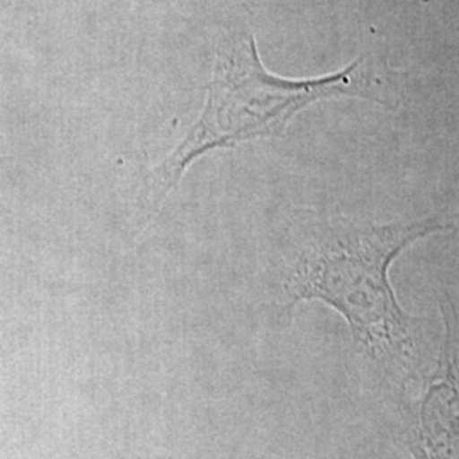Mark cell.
I'll return each instance as SVG.
<instances>
[{
    "mask_svg": "<svg viewBox=\"0 0 459 459\" xmlns=\"http://www.w3.org/2000/svg\"><path fill=\"white\" fill-rule=\"evenodd\" d=\"M456 229H458V231H459V214H458V220H456Z\"/></svg>",
    "mask_w": 459,
    "mask_h": 459,
    "instance_id": "obj_4",
    "label": "cell"
},
{
    "mask_svg": "<svg viewBox=\"0 0 459 459\" xmlns=\"http://www.w3.org/2000/svg\"><path fill=\"white\" fill-rule=\"evenodd\" d=\"M446 320L437 371L427 379L419 413L420 459H459V361L456 349V313L443 303Z\"/></svg>",
    "mask_w": 459,
    "mask_h": 459,
    "instance_id": "obj_3",
    "label": "cell"
},
{
    "mask_svg": "<svg viewBox=\"0 0 459 459\" xmlns=\"http://www.w3.org/2000/svg\"><path fill=\"white\" fill-rule=\"evenodd\" d=\"M345 96L392 104L385 79L368 56H359L333 75L284 79L264 68L254 36H242L218 53L204 111L178 148L153 170V182L167 193L199 155L279 134L307 104Z\"/></svg>",
    "mask_w": 459,
    "mask_h": 459,
    "instance_id": "obj_2",
    "label": "cell"
},
{
    "mask_svg": "<svg viewBox=\"0 0 459 459\" xmlns=\"http://www.w3.org/2000/svg\"><path fill=\"white\" fill-rule=\"evenodd\" d=\"M446 229L439 218L377 225L344 214L298 212L288 229L284 307L327 303L373 361L386 371L409 373L415 320L394 298L390 265L413 242Z\"/></svg>",
    "mask_w": 459,
    "mask_h": 459,
    "instance_id": "obj_1",
    "label": "cell"
}]
</instances>
